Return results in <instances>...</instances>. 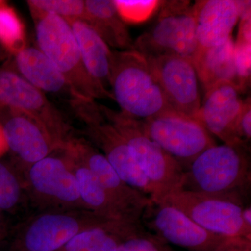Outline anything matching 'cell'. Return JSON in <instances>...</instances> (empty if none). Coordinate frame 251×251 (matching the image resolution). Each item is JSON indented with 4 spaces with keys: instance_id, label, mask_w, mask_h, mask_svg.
Listing matches in <instances>:
<instances>
[{
    "instance_id": "obj_17",
    "label": "cell",
    "mask_w": 251,
    "mask_h": 251,
    "mask_svg": "<svg viewBox=\"0 0 251 251\" xmlns=\"http://www.w3.org/2000/svg\"><path fill=\"white\" fill-rule=\"evenodd\" d=\"M198 49L224 44L240 18V1L202 0L193 5Z\"/></svg>"
},
{
    "instance_id": "obj_29",
    "label": "cell",
    "mask_w": 251,
    "mask_h": 251,
    "mask_svg": "<svg viewBox=\"0 0 251 251\" xmlns=\"http://www.w3.org/2000/svg\"><path fill=\"white\" fill-rule=\"evenodd\" d=\"M116 251H176L155 234L145 230L122 242Z\"/></svg>"
},
{
    "instance_id": "obj_18",
    "label": "cell",
    "mask_w": 251,
    "mask_h": 251,
    "mask_svg": "<svg viewBox=\"0 0 251 251\" xmlns=\"http://www.w3.org/2000/svg\"><path fill=\"white\" fill-rule=\"evenodd\" d=\"M18 73L43 92L62 96L69 103L80 99L64 75L39 49L26 47L15 54ZM85 100V99H84Z\"/></svg>"
},
{
    "instance_id": "obj_19",
    "label": "cell",
    "mask_w": 251,
    "mask_h": 251,
    "mask_svg": "<svg viewBox=\"0 0 251 251\" xmlns=\"http://www.w3.org/2000/svg\"><path fill=\"white\" fill-rule=\"evenodd\" d=\"M145 230L141 221L104 219L77 234L58 251H116L122 242Z\"/></svg>"
},
{
    "instance_id": "obj_27",
    "label": "cell",
    "mask_w": 251,
    "mask_h": 251,
    "mask_svg": "<svg viewBox=\"0 0 251 251\" xmlns=\"http://www.w3.org/2000/svg\"><path fill=\"white\" fill-rule=\"evenodd\" d=\"M27 2L34 20L49 14L68 23L85 18V3L82 0H28Z\"/></svg>"
},
{
    "instance_id": "obj_3",
    "label": "cell",
    "mask_w": 251,
    "mask_h": 251,
    "mask_svg": "<svg viewBox=\"0 0 251 251\" xmlns=\"http://www.w3.org/2000/svg\"><path fill=\"white\" fill-rule=\"evenodd\" d=\"M104 116L122 135L151 184L155 204L182 188L184 171L179 163L149 137L141 120L100 105Z\"/></svg>"
},
{
    "instance_id": "obj_26",
    "label": "cell",
    "mask_w": 251,
    "mask_h": 251,
    "mask_svg": "<svg viewBox=\"0 0 251 251\" xmlns=\"http://www.w3.org/2000/svg\"><path fill=\"white\" fill-rule=\"evenodd\" d=\"M0 43L14 55L27 47L24 25L6 2L0 6Z\"/></svg>"
},
{
    "instance_id": "obj_10",
    "label": "cell",
    "mask_w": 251,
    "mask_h": 251,
    "mask_svg": "<svg viewBox=\"0 0 251 251\" xmlns=\"http://www.w3.org/2000/svg\"><path fill=\"white\" fill-rule=\"evenodd\" d=\"M0 107L14 109L34 117L46 127L61 148L74 135L72 126L45 93L7 68H0Z\"/></svg>"
},
{
    "instance_id": "obj_11",
    "label": "cell",
    "mask_w": 251,
    "mask_h": 251,
    "mask_svg": "<svg viewBox=\"0 0 251 251\" xmlns=\"http://www.w3.org/2000/svg\"><path fill=\"white\" fill-rule=\"evenodd\" d=\"M0 124L15 168L22 174L33 163L49 156L61 147L45 126L25 112L0 107Z\"/></svg>"
},
{
    "instance_id": "obj_22",
    "label": "cell",
    "mask_w": 251,
    "mask_h": 251,
    "mask_svg": "<svg viewBox=\"0 0 251 251\" xmlns=\"http://www.w3.org/2000/svg\"><path fill=\"white\" fill-rule=\"evenodd\" d=\"M63 149L70 158L81 199L87 210L110 219L141 221L129 215L104 189L85 165L67 148Z\"/></svg>"
},
{
    "instance_id": "obj_30",
    "label": "cell",
    "mask_w": 251,
    "mask_h": 251,
    "mask_svg": "<svg viewBox=\"0 0 251 251\" xmlns=\"http://www.w3.org/2000/svg\"><path fill=\"white\" fill-rule=\"evenodd\" d=\"M236 137L242 145L249 147L251 138V98L244 100V108L236 127Z\"/></svg>"
},
{
    "instance_id": "obj_31",
    "label": "cell",
    "mask_w": 251,
    "mask_h": 251,
    "mask_svg": "<svg viewBox=\"0 0 251 251\" xmlns=\"http://www.w3.org/2000/svg\"><path fill=\"white\" fill-rule=\"evenodd\" d=\"M210 251H251V239L227 237Z\"/></svg>"
},
{
    "instance_id": "obj_7",
    "label": "cell",
    "mask_w": 251,
    "mask_h": 251,
    "mask_svg": "<svg viewBox=\"0 0 251 251\" xmlns=\"http://www.w3.org/2000/svg\"><path fill=\"white\" fill-rule=\"evenodd\" d=\"M162 202L179 209L212 233L251 239V227L242 219L246 202L242 200L180 189L168 195Z\"/></svg>"
},
{
    "instance_id": "obj_20",
    "label": "cell",
    "mask_w": 251,
    "mask_h": 251,
    "mask_svg": "<svg viewBox=\"0 0 251 251\" xmlns=\"http://www.w3.org/2000/svg\"><path fill=\"white\" fill-rule=\"evenodd\" d=\"M69 23L76 39L87 72L100 87L110 92L109 88L112 51L85 21L75 20Z\"/></svg>"
},
{
    "instance_id": "obj_6",
    "label": "cell",
    "mask_w": 251,
    "mask_h": 251,
    "mask_svg": "<svg viewBox=\"0 0 251 251\" xmlns=\"http://www.w3.org/2000/svg\"><path fill=\"white\" fill-rule=\"evenodd\" d=\"M161 11L151 29L134 42L146 58L176 55L193 62L198 50L196 21L189 1H161Z\"/></svg>"
},
{
    "instance_id": "obj_8",
    "label": "cell",
    "mask_w": 251,
    "mask_h": 251,
    "mask_svg": "<svg viewBox=\"0 0 251 251\" xmlns=\"http://www.w3.org/2000/svg\"><path fill=\"white\" fill-rule=\"evenodd\" d=\"M108 218L85 209L39 211L18 229L19 251H58L84 229Z\"/></svg>"
},
{
    "instance_id": "obj_25",
    "label": "cell",
    "mask_w": 251,
    "mask_h": 251,
    "mask_svg": "<svg viewBox=\"0 0 251 251\" xmlns=\"http://www.w3.org/2000/svg\"><path fill=\"white\" fill-rule=\"evenodd\" d=\"M239 33L234 42V61L239 88L243 92L251 80V12L241 15Z\"/></svg>"
},
{
    "instance_id": "obj_5",
    "label": "cell",
    "mask_w": 251,
    "mask_h": 251,
    "mask_svg": "<svg viewBox=\"0 0 251 251\" xmlns=\"http://www.w3.org/2000/svg\"><path fill=\"white\" fill-rule=\"evenodd\" d=\"M28 203L39 211L86 209L69 155L62 148L23 172Z\"/></svg>"
},
{
    "instance_id": "obj_15",
    "label": "cell",
    "mask_w": 251,
    "mask_h": 251,
    "mask_svg": "<svg viewBox=\"0 0 251 251\" xmlns=\"http://www.w3.org/2000/svg\"><path fill=\"white\" fill-rule=\"evenodd\" d=\"M240 89L232 82H222L206 91L196 120L209 133L226 145L244 146L236 137V127L244 108Z\"/></svg>"
},
{
    "instance_id": "obj_32",
    "label": "cell",
    "mask_w": 251,
    "mask_h": 251,
    "mask_svg": "<svg viewBox=\"0 0 251 251\" xmlns=\"http://www.w3.org/2000/svg\"><path fill=\"white\" fill-rule=\"evenodd\" d=\"M8 151H9V148H8L7 143H6L2 127H1V124H0V158L6 154Z\"/></svg>"
},
{
    "instance_id": "obj_4",
    "label": "cell",
    "mask_w": 251,
    "mask_h": 251,
    "mask_svg": "<svg viewBox=\"0 0 251 251\" xmlns=\"http://www.w3.org/2000/svg\"><path fill=\"white\" fill-rule=\"evenodd\" d=\"M39 49L57 67L80 99H112V94L90 76L70 25L55 15L34 20Z\"/></svg>"
},
{
    "instance_id": "obj_23",
    "label": "cell",
    "mask_w": 251,
    "mask_h": 251,
    "mask_svg": "<svg viewBox=\"0 0 251 251\" xmlns=\"http://www.w3.org/2000/svg\"><path fill=\"white\" fill-rule=\"evenodd\" d=\"M193 64L205 91L222 82H232L239 88L232 36L221 45L198 49Z\"/></svg>"
},
{
    "instance_id": "obj_9",
    "label": "cell",
    "mask_w": 251,
    "mask_h": 251,
    "mask_svg": "<svg viewBox=\"0 0 251 251\" xmlns=\"http://www.w3.org/2000/svg\"><path fill=\"white\" fill-rule=\"evenodd\" d=\"M141 121L149 137L175 158L184 172L204 150L216 145L196 119L175 110Z\"/></svg>"
},
{
    "instance_id": "obj_16",
    "label": "cell",
    "mask_w": 251,
    "mask_h": 251,
    "mask_svg": "<svg viewBox=\"0 0 251 251\" xmlns=\"http://www.w3.org/2000/svg\"><path fill=\"white\" fill-rule=\"evenodd\" d=\"M83 134L86 140L101 150V153L126 184L151 197L152 189L148 177L128 144L106 119L85 125Z\"/></svg>"
},
{
    "instance_id": "obj_24",
    "label": "cell",
    "mask_w": 251,
    "mask_h": 251,
    "mask_svg": "<svg viewBox=\"0 0 251 251\" xmlns=\"http://www.w3.org/2000/svg\"><path fill=\"white\" fill-rule=\"evenodd\" d=\"M28 203L21 173L0 161V211L16 213Z\"/></svg>"
},
{
    "instance_id": "obj_14",
    "label": "cell",
    "mask_w": 251,
    "mask_h": 251,
    "mask_svg": "<svg viewBox=\"0 0 251 251\" xmlns=\"http://www.w3.org/2000/svg\"><path fill=\"white\" fill-rule=\"evenodd\" d=\"M91 171L99 182L132 217L141 220L151 198L130 187L120 178L100 150L84 138L72 137L64 145Z\"/></svg>"
},
{
    "instance_id": "obj_34",
    "label": "cell",
    "mask_w": 251,
    "mask_h": 251,
    "mask_svg": "<svg viewBox=\"0 0 251 251\" xmlns=\"http://www.w3.org/2000/svg\"><path fill=\"white\" fill-rule=\"evenodd\" d=\"M7 228L6 221H5L4 216H3V213L0 211V238H1L6 232V229Z\"/></svg>"
},
{
    "instance_id": "obj_12",
    "label": "cell",
    "mask_w": 251,
    "mask_h": 251,
    "mask_svg": "<svg viewBox=\"0 0 251 251\" xmlns=\"http://www.w3.org/2000/svg\"><path fill=\"white\" fill-rule=\"evenodd\" d=\"M143 226L168 244L188 251H210L226 237L202 228L184 213L167 203H152L144 212Z\"/></svg>"
},
{
    "instance_id": "obj_13",
    "label": "cell",
    "mask_w": 251,
    "mask_h": 251,
    "mask_svg": "<svg viewBox=\"0 0 251 251\" xmlns=\"http://www.w3.org/2000/svg\"><path fill=\"white\" fill-rule=\"evenodd\" d=\"M146 59L173 110L196 119L201 101L199 79L193 62L176 55Z\"/></svg>"
},
{
    "instance_id": "obj_21",
    "label": "cell",
    "mask_w": 251,
    "mask_h": 251,
    "mask_svg": "<svg viewBox=\"0 0 251 251\" xmlns=\"http://www.w3.org/2000/svg\"><path fill=\"white\" fill-rule=\"evenodd\" d=\"M84 21L109 46L122 50L134 49L126 23L119 14L114 1L86 0Z\"/></svg>"
},
{
    "instance_id": "obj_33",
    "label": "cell",
    "mask_w": 251,
    "mask_h": 251,
    "mask_svg": "<svg viewBox=\"0 0 251 251\" xmlns=\"http://www.w3.org/2000/svg\"><path fill=\"white\" fill-rule=\"evenodd\" d=\"M242 219L245 224L251 227V205H246L242 211Z\"/></svg>"
},
{
    "instance_id": "obj_28",
    "label": "cell",
    "mask_w": 251,
    "mask_h": 251,
    "mask_svg": "<svg viewBox=\"0 0 251 251\" xmlns=\"http://www.w3.org/2000/svg\"><path fill=\"white\" fill-rule=\"evenodd\" d=\"M114 2L123 21L130 23H139L147 21L161 4V1L156 0H115Z\"/></svg>"
},
{
    "instance_id": "obj_35",
    "label": "cell",
    "mask_w": 251,
    "mask_h": 251,
    "mask_svg": "<svg viewBox=\"0 0 251 251\" xmlns=\"http://www.w3.org/2000/svg\"><path fill=\"white\" fill-rule=\"evenodd\" d=\"M4 1H1V0H0V6H1V5H2L3 4H4Z\"/></svg>"
},
{
    "instance_id": "obj_2",
    "label": "cell",
    "mask_w": 251,
    "mask_h": 251,
    "mask_svg": "<svg viewBox=\"0 0 251 251\" xmlns=\"http://www.w3.org/2000/svg\"><path fill=\"white\" fill-rule=\"evenodd\" d=\"M112 99L127 116L146 120L173 110L145 56L135 49L112 51Z\"/></svg>"
},
{
    "instance_id": "obj_1",
    "label": "cell",
    "mask_w": 251,
    "mask_h": 251,
    "mask_svg": "<svg viewBox=\"0 0 251 251\" xmlns=\"http://www.w3.org/2000/svg\"><path fill=\"white\" fill-rule=\"evenodd\" d=\"M251 186L249 148L224 144L206 149L193 161L184 172L181 189L246 202Z\"/></svg>"
}]
</instances>
